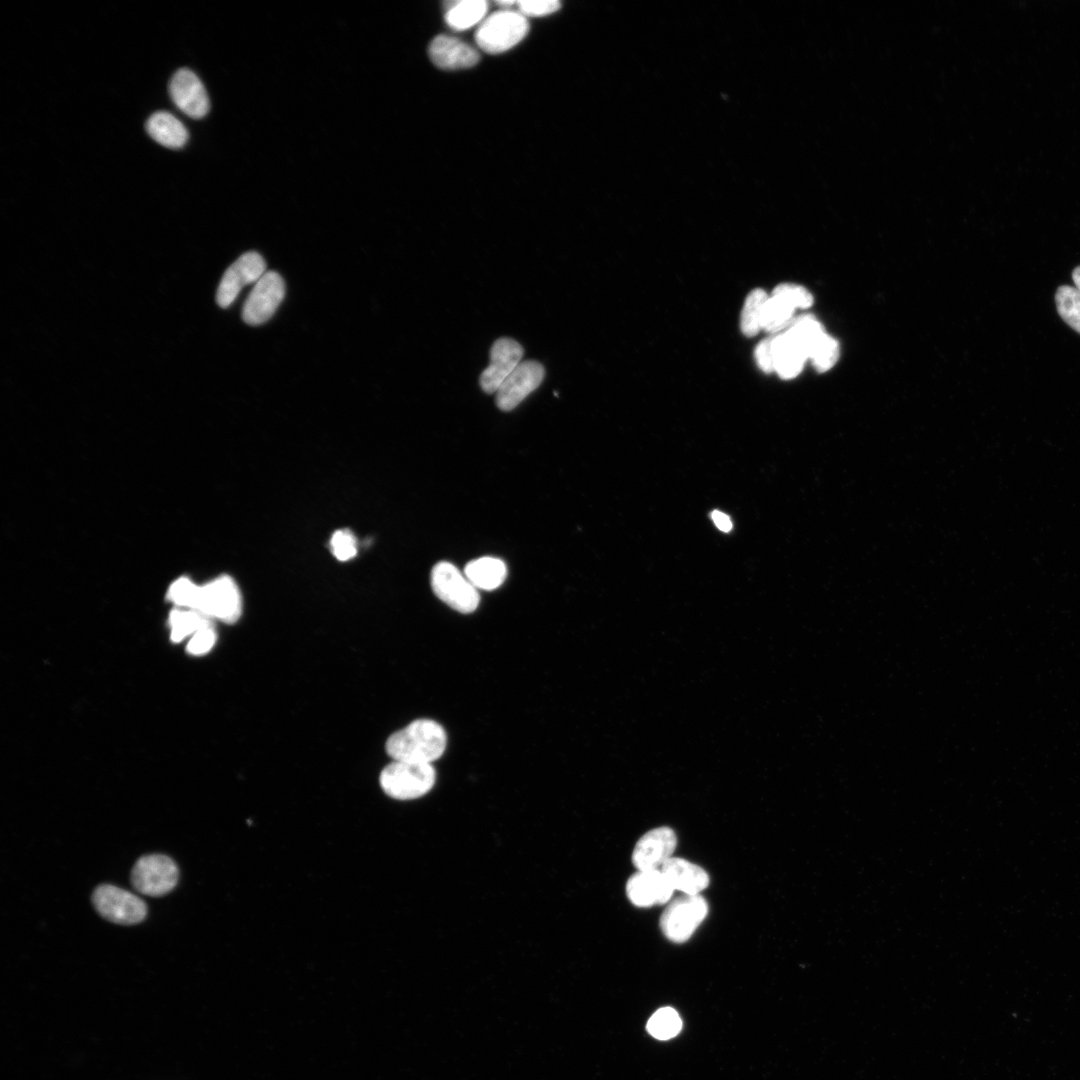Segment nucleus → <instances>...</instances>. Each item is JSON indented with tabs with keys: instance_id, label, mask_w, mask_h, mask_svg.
I'll use <instances>...</instances> for the list:
<instances>
[{
	"instance_id": "1",
	"label": "nucleus",
	"mask_w": 1080,
	"mask_h": 1080,
	"mask_svg": "<svg viewBox=\"0 0 1080 1080\" xmlns=\"http://www.w3.org/2000/svg\"><path fill=\"white\" fill-rule=\"evenodd\" d=\"M444 728L431 719H417L391 734L385 744L392 760L429 763L442 756L446 749Z\"/></svg>"
},
{
	"instance_id": "2",
	"label": "nucleus",
	"mask_w": 1080,
	"mask_h": 1080,
	"mask_svg": "<svg viewBox=\"0 0 1080 1080\" xmlns=\"http://www.w3.org/2000/svg\"><path fill=\"white\" fill-rule=\"evenodd\" d=\"M435 780L436 772L432 764L408 761L393 760L379 775L383 792L397 800L422 797L433 788Z\"/></svg>"
},
{
	"instance_id": "3",
	"label": "nucleus",
	"mask_w": 1080,
	"mask_h": 1080,
	"mask_svg": "<svg viewBox=\"0 0 1080 1080\" xmlns=\"http://www.w3.org/2000/svg\"><path fill=\"white\" fill-rule=\"evenodd\" d=\"M529 23L520 12L499 10L479 25L475 40L485 52L498 54L517 45L528 33Z\"/></svg>"
},
{
	"instance_id": "4",
	"label": "nucleus",
	"mask_w": 1080,
	"mask_h": 1080,
	"mask_svg": "<svg viewBox=\"0 0 1080 1080\" xmlns=\"http://www.w3.org/2000/svg\"><path fill=\"white\" fill-rule=\"evenodd\" d=\"M242 596L234 579L221 575L204 585H200L199 596L194 610L212 619L232 624L242 614Z\"/></svg>"
},
{
	"instance_id": "5",
	"label": "nucleus",
	"mask_w": 1080,
	"mask_h": 1080,
	"mask_svg": "<svg viewBox=\"0 0 1080 1080\" xmlns=\"http://www.w3.org/2000/svg\"><path fill=\"white\" fill-rule=\"evenodd\" d=\"M431 588L441 601L460 613H472L479 605L478 589L449 562H439L432 568Z\"/></svg>"
},
{
	"instance_id": "6",
	"label": "nucleus",
	"mask_w": 1080,
	"mask_h": 1080,
	"mask_svg": "<svg viewBox=\"0 0 1080 1080\" xmlns=\"http://www.w3.org/2000/svg\"><path fill=\"white\" fill-rule=\"evenodd\" d=\"M708 913L706 900L700 895L683 894L672 900L660 917V928L672 942H686Z\"/></svg>"
},
{
	"instance_id": "7",
	"label": "nucleus",
	"mask_w": 1080,
	"mask_h": 1080,
	"mask_svg": "<svg viewBox=\"0 0 1080 1080\" xmlns=\"http://www.w3.org/2000/svg\"><path fill=\"white\" fill-rule=\"evenodd\" d=\"M179 870L173 859L162 854L141 856L131 870V884L140 894L159 897L177 885Z\"/></svg>"
},
{
	"instance_id": "8",
	"label": "nucleus",
	"mask_w": 1080,
	"mask_h": 1080,
	"mask_svg": "<svg viewBox=\"0 0 1080 1080\" xmlns=\"http://www.w3.org/2000/svg\"><path fill=\"white\" fill-rule=\"evenodd\" d=\"M92 903L104 919L120 925L138 924L147 915V905L139 896L111 884L96 887Z\"/></svg>"
},
{
	"instance_id": "9",
	"label": "nucleus",
	"mask_w": 1080,
	"mask_h": 1080,
	"mask_svg": "<svg viewBox=\"0 0 1080 1080\" xmlns=\"http://www.w3.org/2000/svg\"><path fill=\"white\" fill-rule=\"evenodd\" d=\"M285 295V283L275 271H267L254 285L242 311L243 320L252 326L263 324L275 313Z\"/></svg>"
},
{
	"instance_id": "10",
	"label": "nucleus",
	"mask_w": 1080,
	"mask_h": 1080,
	"mask_svg": "<svg viewBox=\"0 0 1080 1080\" xmlns=\"http://www.w3.org/2000/svg\"><path fill=\"white\" fill-rule=\"evenodd\" d=\"M262 256L254 251L241 255L225 271L216 294L220 307H229L248 284L256 283L266 272Z\"/></svg>"
},
{
	"instance_id": "11",
	"label": "nucleus",
	"mask_w": 1080,
	"mask_h": 1080,
	"mask_svg": "<svg viewBox=\"0 0 1080 1080\" xmlns=\"http://www.w3.org/2000/svg\"><path fill=\"white\" fill-rule=\"evenodd\" d=\"M545 369L535 360L522 361L496 391L495 403L502 411H511L542 383Z\"/></svg>"
},
{
	"instance_id": "12",
	"label": "nucleus",
	"mask_w": 1080,
	"mask_h": 1080,
	"mask_svg": "<svg viewBox=\"0 0 1080 1080\" xmlns=\"http://www.w3.org/2000/svg\"><path fill=\"white\" fill-rule=\"evenodd\" d=\"M677 845L675 832L669 827H658L646 832L637 841L632 862L638 871L661 869Z\"/></svg>"
},
{
	"instance_id": "13",
	"label": "nucleus",
	"mask_w": 1080,
	"mask_h": 1080,
	"mask_svg": "<svg viewBox=\"0 0 1080 1080\" xmlns=\"http://www.w3.org/2000/svg\"><path fill=\"white\" fill-rule=\"evenodd\" d=\"M523 348L514 339L496 340L490 350V363L480 375V386L486 393H496L504 380L522 362Z\"/></svg>"
},
{
	"instance_id": "14",
	"label": "nucleus",
	"mask_w": 1080,
	"mask_h": 1080,
	"mask_svg": "<svg viewBox=\"0 0 1080 1080\" xmlns=\"http://www.w3.org/2000/svg\"><path fill=\"white\" fill-rule=\"evenodd\" d=\"M169 93L174 104L191 118L200 119L209 111L205 87L189 69L182 68L174 73L170 80Z\"/></svg>"
},
{
	"instance_id": "15",
	"label": "nucleus",
	"mask_w": 1080,
	"mask_h": 1080,
	"mask_svg": "<svg viewBox=\"0 0 1080 1080\" xmlns=\"http://www.w3.org/2000/svg\"><path fill=\"white\" fill-rule=\"evenodd\" d=\"M673 892L674 889L660 869L638 871L626 884L627 897L637 907L666 904Z\"/></svg>"
},
{
	"instance_id": "16",
	"label": "nucleus",
	"mask_w": 1080,
	"mask_h": 1080,
	"mask_svg": "<svg viewBox=\"0 0 1080 1080\" xmlns=\"http://www.w3.org/2000/svg\"><path fill=\"white\" fill-rule=\"evenodd\" d=\"M428 52L431 61L441 69L469 68L479 61V54L473 47L448 35L436 36L431 41Z\"/></svg>"
},
{
	"instance_id": "17",
	"label": "nucleus",
	"mask_w": 1080,
	"mask_h": 1080,
	"mask_svg": "<svg viewBox=\"0 0 1080 1080\" xmlns=\"http://www.w3.org/2000/svg\"><path fill=\"white\" fill-rule=\"evenodd\" d=\"M674 890L695 895L707 888L709 876L700 866L672 857L660 869Z\"/></svg>"
},
{
	"instance_id": "18",
	"label": "nucleus",
	"mask_w": 1080,
	"mask_h": 1080,
	"mask_svg": "<svg viewBox=\"0 0 1080 1080\" xmlns=\"http://www.w3.org/2000/svg\"><path fill=\"white\" fill-rule=\"evenodd\" d=\"M772 349L774 371L781 378L791 379L800 373L807 355L787 330L772 337Z\"/></svg>"
},
{
	"instance_id": "19",
	"label": "nucleus",
	"mask_w": 1080,
	"mask_h": 1080,
	"mask_svg": "<svg viewBox=\"0 0 1080 1080\" xmlns=\"http://www.w3.org/2000/svg\"><path fill=\"white\" fill-rule=\"evenodd\" d=\"M146 130L157 143L173 149L183 147L189 137L184 124L166 111L152 114L146 122Z\"/></svg>"
},
{
	"instance_id": "20",
	"label": "nucleus",
	"mask_w": 1080,
	"mask_h": 1080,
	"mask_svg": "<svg viewBox=\"0 0 1080 1080\" xmlns=\"http://www.w3.org/2000/svg\"><path fill=\"white\" fill-rule=\"evenodd\" d=\"M464 575L477 589L490 591L503 584L507 567L501 559L485 556L467 563Z\"/></svg>"
},
{
	"instance_id": "21",
	"label": "nucleus",
	"mask_w": 1080,
	"mask_h": 1080,
	"mask_svg": "<svg viewBox=\"0 0 1080 1080\" xmlns=\"http://www.w3.org/2000/svg\"><path fill=\"white\" fill-rule=\"evenodd\" d=\"M445 21L453 30H466L482 22L488 10L485 0H454L444 3Z\"/></svg>"
},
{
	"instance_id": "22",
	"label": "nucleus",
	"mask_w": 1080,
	"mask_h": 1080,
	"mask_svg": "<svg viewBox=\"0 0 1080 1080\" xmlns=\"http://www.w3.org/2000/svg\"><path fill=\"white\" fill-rule=\"evenodd\" d=\"M210 623H212L210 618L196 610L175 608L169 615L171 640L180 642Z\"/></svg>"
},
{
	"instance_id": "23",
	"label": "nucleus",
	"mask_w": 1080,
	"mask_h": 1080,
	"mask_svg": "<svg viewBox=\"0 0 1080 1080\" xmlns=\"http://www.w3.org/2000/svg\"><path fill=\"white\" fill-rule=\"evenodd\" d=\"M769 296L760 288L754 289L746 297L741 317L740 327L744 335L755 336L762 329V315Z\"/></svg>"
},
{
	"instance_id": "24",
	"label": "nucleus",
	"mask_w": 1080,
	"mask_h": 1080,
	"mask_svg": "<svg viewBox=\"0 0 1080 1080\" xmlns=\"http://www.w3.org/2000/svg\"><path fill=\"white\" fill-rule=\"evenodd\" d=\"M794 308L778 296H769L762 315V329L767 332H778L789 327L793 321Z\"/></svg>"
},
{
	"instance_id": "25",
	"label": "nucleus",
	"mask_w": 1080,
	"mask_h": 1080,
	"mask_svg": "<svg viewBox=\"0 0 1080 1080\" xmlns=\"http://www.w3.org/2000/svg\"><path fill=\"white\" fill-rule=\"evenodd\" d=\"M1057 310L1061 318L1080 333V292L1071 286H1060L1055 294Z\"/></svg>"
},
{
	"instance_id": "26",
	"label": "nucleus",
	"mask_w": 1080,
	"mask_h": 1080,
	"mask_svg": "<svg viewBox=\"0 0 1080 1080\" xmlns=\"http://www.w3.org/2000/svg\"><path fill=\"white\" fill-rule=\"evenodd\" d=\"M681 1026L682 1022L678 1013L670 1007L657 1010L647 1023L648 1032L660 1040L674 1037Z\"/></svg>"
},
{
	"instance_id": "27",
	"label": "nucleus",
	"mask_w": 1080,
	"mask_h": 1080,
	"mask_svg": "<svg viewBox=\"0 0 1080 1080\" xmlns=\"http://www.w3.org/2000/svg\"><path fill=\"white\" fill-rule=\"evenodd\" d=\"M200 585L190 578L180 577L168 588L167 598L176 608L194 610L197 604Z\"/></svg>"
},
{
	"instance_id": "28",
	"label": "nucleus",
	"mask_w": 1080,
	"mask_h": 1080,
	"mask_svg": "<svg viewBox=\"0 0 1080 1080\" xmlns=\"http://www.w3.org/2000/svg\"><path fill=\"white\" fill-rule=\"evenodd\" d=\"M839 357L837 341L826 333L812 347L808 358L819 372L831 369Z\"/></svg>"
},
{
	"instance_id": "29",
	"label": "nucleus",
	"mask_w": 1080,
	"mask_h": 1080,
	"mask_svg": "<svg viewBox=\"0 0 1080 1080\" xmlns=\"http://www.w3.org/2000/svg\"><path fill=\"white\" fill-rule=\"evenodd\" d=\"M773 295L780 297L794 309H806L813 303L811 293L802 286L795 284H781L775 287Z\"/></svg>"
},
{
	"instance_id": "30",
	"label": "nucleus",
	"mask_w": 1080,
	"mask_h": 1080,
	"mask_svg": "<svg viewBox=\"0 0 1080 1080\" xmlns=\"http://www.w3.org/2000/svg\"><path fill=\"white\" fill-rule=\"evenodd\" d=\"M330 548L338 560L347 561L357 553L356 539L349 530H337L330 539Z\"/></svg>"
},
{
	"instance_id": "31",
	"label": "nucleus",
	"mask_w": 1080,
	"mask_h": 1080,
	"mask_svg": "<svg viewBox=\"0 0 1080 1080\" xmlns=\"http://www.w3.org/2000/svg\"><path fill=\"white\" fill-rule=\"evenodd\" d=\"M217 640L216 631L212 623L195 632L187 643L186 650L194 656L208 653Z\"/></svg>"
},
{
	"instance_id": "32",
	"label": "nucleus",
	"mask_w": 1080,
	"mask_h": 1080,
	"mask_svg": "<svg viewBox=\"0 0 1080 1080\" xmlns=\"http://www.w3.org/2000/svg\"><path fill=\"white\" fill-rule=\"evenodd\" d=\"M523 16H544L558 11L561 4L557 0H522L517 2Z\"/></svg>"
},
{
	"instance_id": "33",
	"label": "nucleus",
	"mask_w": 1080,
	"mask_h": 1080,
	"mask_svg": "<svg viewBox=\"0 0 1080 1080\" xmlns=\"http://www.w3.org/2000/svg\"><path fill=\"white\" fill-rule=\"evenodd\" d=\"M755 359L759 368L770 373L774 371L772 337L762 340L755 349Z\"/></svg>"
},
{
	"instance_id": "34",
	"label": "nucleus",
	"mask_w": 1080,
	"mask_h": 1080,
	"mask_svg": "<svg viewBox=\"0 0 1080 1080\" xmlns=\"http://www.w3.org/2000/svg\"><path fill=\"white\" fill-rule=\"evenodd\" d=\"M711 518L717 528L723 532H729L732 529V522L728 515L721 511L714 510L711 513Z\"/></svg>"
},
{
	"instance_id": "35",
	"label": "nucleus",
	"mask_w": 1080,
	"mask_h": 1080,
	"mask_svg": "<svg viewBox=\"0 0 1080 1080\" xmlns=\"http://www.w3.org/2000/svg\"><path fill=\"white\" fill-rule=\"evenodd\" d=\"M1076 289L1080 292V266L1076 267L1072 274Z\"/></svg>"
},
{
	"instance_id": "36",
	"label": "nucleus",
	"mask_w": 1080,
	"mask_h": 1080,
	"mask_svg": "<svg viewBox=\"0 0 1080 1080\" xmlns=\"http://www.w3.org/2000/svg\"><path fill=\"white\" fill-rule=\"evenodd\" d=\"M517 2H518V1H511V0H501V1H497V4H498V5H500V6L502 7V8H503V7H504V8H508V6H511V5L517 4Z\"/></svg>"
}]
</instances>
